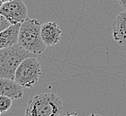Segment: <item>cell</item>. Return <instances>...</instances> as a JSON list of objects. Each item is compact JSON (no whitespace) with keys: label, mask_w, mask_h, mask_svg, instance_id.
Returning <instances> with one entry per match:
<instances>
[{"label":"cell","mask_w":126,"mask_h":116,"mask_svg":"<svg viewBox=\"0 0 126 116\" xmlns=\"http://www.w3.org/2000/svg\"><path fill=\"white\" fill-rule=\"evenodd\" d=\"M41 22L27 18L21 23L18 35L20 46L31 53L39 56L46 50L47 45L41 38Z\"/></svg>","instance_id":"6da1fadb"},{"label":"cell","mask_w":126,"mask_h":116,"mask_svg":"<svg viewBox=\"0 0 126 116\" xmlns=\"http://www.w3.org/2000/svg\"><path fill=\"white\" fill-rule=\"evenodd\" d=\"M62 99L55 93H43L33 97L28 102L25 114L28 116H56L62 113Z\"/></svg>","instance_id":"7a4b0ae2"},{"label":"cell","mask_w":126,"mask_h":116,"mask_svg":"<svg viewBox=\"0 0 126 116\" xmlns=\"http://www.w3.org/2000/svg\"><path fill=\"white\" fill-rule=\"evenodd\" d=\"M38 56L27 51L16 43L11 46L0 49V78L14 79L19 64L25 58Z\"/></svg>","instance_id":"3957f363"},{"label":"cell","mask_w":126,"mask_h":116,"mask_svg":"<svg viewBox=\"0 0 126 116\" xmlns=\"http://www.w3.org/2000/svg\"><path fill=\"white\" fill-rule=\"evenodd\" d=\"M41 73V65L37 56H31L20 63L14 79L23 87H32L39 82Z\"/></svg>","instance_id":"277c9868"},{"label":"cell","mask_w":126,"mask_h":116,"mask_svg":"<svg viewBox=\"0 0 126 116\" xmlns=\"http://www.w3.org/2000/svg\"><path fill=\"white\" fill-rule=\"evenodd\" d=\"M0 14L5 16L11 24H18L28 18V8L22 0H11L3 4Z\"/></svg>","instance_id":"5b68a950"},{"label":"cell","mask_w":126,"mask_h":116,"mask_svg":"<svg viewBox=\"0 0 126 116\" xmlns=\"http://www.w3.org/2000/svg\"><path fill=\"white\" fill-rule=\"evenodd\" d=\"M0 96H5L13 100L23 97V87L15 79L0 78Z\"/></svg>","instance_id":"8992f818"},{"label":"cell","mask_w":126,"mask_h":116,"mask_svg":"<svg viewBox=\"0 0 126 116\" xmlns=\"http://www.w3.org/2000/svg\"><path fill=\"white\" fill-rule=\"evenodd\" d=\"M62 29L56 22H45L41 25V38L47 46H55L60 41Z\"/></svg>","instance_id":"52a82bcc"},{"label":"cell","mask_w":126,"mask_h":116,"mask_svg":"<svg viewBox=\"0 0 126 116\" xmlns=\"http://www.w3.org/2000/svg\"><path fill=\"white\" fill-rule=\"evenodd\" d=\"M113 38L119 45L126 46V11L118 14L114 20Z\"/></svg>","instance_id":"ba28073f"},{"label":"cell","mask_w":126,"mask_h":116,"mask_svg":"<svg viewBox=\"0 0 126 116\" xmlns=\"http://www.w3.org/2000/svg\"><path fill=\"white\" fill-rule=\"evenodd\" d=\"M21 23L11 24L0 32V49L11 46L18 42V35Z\"/></svg>","instance_id":"9c48e42d"},{"label":"cell","mask_w":126,"mask_h":116,"mask_svg":"<svg viewBox=\"0 0 126 116\" xmlns=\"http://www.w3.org/2000/svg\"><path fill=\"white\" fill-rule=\"evenodd\" d=\"M13 104V99L5 96H0V112L5 113L10 109Z\"/></svg>","instance_id":"30bf717a"},{"label":"cell","mask_w":126,"mask_h":116,"mask_svg":"<svg viewBox=\"0 0 126 116\" xmlns=\"http://www.w3.org/2000/svg\"><path fill=\"white\" fill-rule=\"evenodd\" d=\"M11 25L9 22H8V20L5 18V16H3L2 14H0V32L3 31L4 29H5L6 28Z\"/></svg>","instance_id":"8fae6325"},{"label":"cell","mask_w":126,"mask_h":116,"mask_svg":"<svg viewBox=\"0 0 126 116\" xmlns=\"http://www.w3.org/2000/svg\"><path fill=\"white\" fill-rule=\"evenodd\" d=\"M118 3L120 6L124 9V11H126V0H118Z\"/></svg>","instance_id":"7c38bea8"},{"label":"cell","mask_w":126,"mask_h":116,"mask_svg":"<svg viewBox=\"0 0 126 116\" xmlns=\"http://www.w3.org/2000/svg\"><path fill=\"white\" fill-rule=\"evenodd\" d=\"M3 4H4V2H3L2 0H0V8L2 7V5H3Z\"/></svg>","instance_id":"4fadbf2b"},{"label":"cell","mask_w":126,"mask_h":116,"mask_svg":"<svg viewBox=\"0 0 126 116\" xmlns=\"http://www.w3.org/2000/svg\"><path fill=\"white\" fill-rule=\"evenodd\" d=\"M2 1L4 3H5V2H9V1H11V0H2Z\"/></svg>","instance_id":"5bb4252c"},{"label":"cell","mask_w":126,"mask_h":116,"mask_svg":"<svg viewBox=\"0 0 126 116\" xmlns=\"http://www.w3.org/2000/svg\"><path fill=\"white\" fill-rule=\"evenodd\" d=\"M2 114V113H1V112H0V114Z\"/></svg>","instance_id":"9a60e30c"}]
</instances>
